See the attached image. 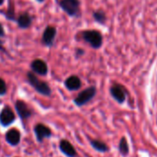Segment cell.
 Wrapping results in <instances>:
<instances>
[{
  "label": "cell",
  "mask_w": 157,
  "mask_h": 157,
  "mask_svg": "<svg viewBox=\"0 0 157 157\" xmlns=\"http://www.w3.org/2000/svg\"><path fill=\"white\" fill-rule=\"evenodd\" d=\"M5 36V30H4V27L3 25L0 23V37H4Z\"/></svg>",
  "instance_id": "cell-21"
},
{
  "label": "cell",
  "mask_w": 157,
  "mask_h": 157,
  "mask_svg": "<svg viewBox=\"0 0 157 157\" xmlns=\"http://www.w3.org/2000/svg\"><path fill=\"white\" fill-rule=\"evenodd\" d=\"M93 17L99 24H105L106 19H107L106 14H105V12L103 10H97V11H95L93 13Z\"/></svg>",
  "instance_id": "cell-17"
},
{
  "label": "cell",
  "mask_w": 157,
  "mask_h": 157,
  "mask_svg": "<svg viewBox=\"0 0 157 157\" xmlns=\"http://www.w3.org/2000/svg\"><path fill=\"white\" fill-rule=\"evenodd\" d=\"M27 79L29 84L40 95L43 96H50L52 93L51 87L46 82H43L40 80L37 75L33 72H28L27 73Z\"/></svg>",
  "instance_id": "cell-1"
},
{
  "label": "cell",
  "mask_w": 157,
  "mask_h": 157,
  "mask_svg": "<svg viewBox=\"0 0 157 157\" xmlns=\"http://www.w3.org/2000/svg\"><path fill=\"white\" fill-rule=\"evenodd\" d=\"M34 132L36 135V139L39 142H41L45 138H50L52 135V131L43 124H37L34 128Z\"/></svg>",
  "instance_id": "cell-9"
},
{
  "label": "cell",
  "mask_w": 157,
  "mask_h": 157,
  "mask_svg": "<svg viewBox=\"0 0 157 157\" xmlns=\"http://www.w3.org/2000/svg\"><path fill=\"white\" fill-rule=\"evenodd\" d=\"M16 21H17V24L19 29H29L31 26L32 17L29 13L24 12V13H22V14H20L18 16V17L17 18Z\"/></svg>",
  "instance_id": "cell-11"
},
{
  "label": "cell",
  "mask_w": 157,
  "mask_h": 157,
  "mask_svg": "<svg viewBox=\"0 0 157 157\" xmlns=\"http://www.w3.org/2000/svg\"><path fill=\"white\" fill-rule=\"evenodd\" d=\"M110 94L111 96L119 102L123 103L126 98V93L124 88L120 85H114L110 88Z\"/></svg>",
  "instance_id": "cell-10"
},
{
  "label": "cell",
  "mask_w": 157,
  "mask_h": 157,
  "mask_svg": "<svg viewBox=\"0 0 157 157\" xmlns=\"http://www.w3.org/2000/svg\"><path fill=\"white\" fill-rule=\"evenodd\" d=\"M6 141L12 146H16L20 142V132L17 129H11L6 133Z\"/></svg>",
  "instance_id": "cell-13"
},
{
  "label": "cell",
  "mask_w": 157,
  "mask_h": 157,
  "mask_svg": "<svg viewBox=\"0 0 157 157\" xmlns=\"http://www.w3.org/2000/svg\"><path fill=\"white\" fill-rule=\"evenodd\" d=\"M5 17L7 20H10V21H16L17 20L16 15H15V6L13 5L11 0H9L8 7L5 13Z\"/></svg>",
  "instance_id": "cell-15"
},
{
  "label": "cell",
  "mask_w": 157,
  "mask_h": 157,
  "mask_svg": "<svg viewBox=\"0 0 157 157\" xmlns=\"http://www.w3.org/2000/svg\"><path fill=\"white\" fill-rule=\"evenodd\" d=\"M82 38L86 42H87L94 49H99L102 46L103 37L102 34L98 30H94V29L85 30L82 32Z\"/></svg>",
  "instance_id": "cell-2"
},
{
  "label": "cell",
  "mask_w": 157,
  "mask_h": 157,
  "mask_svg": "<svg viewBox=\"0 0 157 157\" xmlns=\"http://www.w3.org/2000/svg\"><path fill=\"white\" fill-rule=\"evenodd\" d=\"M5 3V0H0V6H2Z\"/></svg>",
  "instance_id": "cell-23"
},
{
  "label": "cell",
  "mask_w": 157,
  "mask_h": 157,
  "mask_svg": "<svg viewBox=\"0 0 157 157\" xmlns=\"http://www.w3.org/2000/svg\"><path fill=\"white\" fill-rule=\"evenodd\" d=\"M36 1H37V2H39V3H43L45 0H36Z\"/></svg>",
  "instance_id": "cell-24"
},
{
  "label": "cell",
  "mask_w": 157,
  "mask_h": 157,
  "mask_svg": "<svg viewBox=\"0 0 157 157\" xmlns=\"http://www.w3.org/2000/svg\"><path fill=\"white\" fill-rule=\"evenodd\" d=\"M6 90H7V87H6V84L5 80L0 78V96L6 95Z\"/></svg>",
  "instance_id": "cell-19"
},
{
  "label": "cell",
  "mask_w": 157,
  "mask_h": 157,
  "mask_svg": "<svg viewBox=\"0 0 157 157\" xmlns=\"http://www.w3.org/2000/svg\"><path fill=\"white\" fill-rule=\"evenodd\" d=\"M91 145H92V147L95 150H97L98 152L104 153V152H107L109 150V147L103 142L98 141V140H93V141H91Z\"/></svg>",
  "instance_id": "cell-16"
},
{
  "label": "cell",
  "mask_w": 157,
  "mask_h": 157,
  "mask_svg": "<svg viewBox=\"0 0 157 157\" xmlns=\"http://www.w3.org/2000/svg\"><path fill=\"white\" fill-rule=\"evenodd\" d=\"M30 68L34 74L40 75H46L48 74V65L41 59H35L30 63Z\"/></svg>",
  "instance_id": "cell-7"
},
{
  "label": "cell",
  "mask_w": 157,
  "mask_h": 157,
  "mask_svg": "<svg viewBox=\"0 0 157 157\" xmlns=\"http://www.w3.org/2000/svg\"><path fill=\"white\" fill-rule=\"evenodd\" d=\"M15 108H16V110H17L18 116L22 120H27L31 116V111L29 109L28 105L24 101L17 100L16 103H15Z\"/></svg>",
  "instance_id": "cell-8"
},
{
  "label": "cell",
  "mask_w": 157,
  "mask_h": 157,
  "mask_svg": "<svg viewBox=\"0 0 157 157\" xmlns=\"http://www.w3.org/2000/svg\"><path fill=\"white\" fill-rule=\"evenodd\" d=\"M60 150L63 155H65L68 157H75L76 155V151L75 147L70 144V142L66 140H62L60 142Z\"/></svg>",
  "instance_id": "cell-14"
},
{
  "label": "cell",
  "mask_w": 157,
  "mask_h": 157,
  "mask_svg": "<svg viewBox=\"0 0 157 157\" xmlns=\"http://www.w3.org/2000/svg\"><path fill=\"white\" fill-rule=\"evenodd\" d=\"M57 30L52 26H48L45 28L42 37H41V43L46 47H52L53 45L55 37H56Z\"/></svg>",
  "instance_id": "cell-5"
},
{
  "label": "cell",
  "mask_w": 157,
  "mask_h": 157,
  "mask_svg": "<svg viewBox=\"0 0 157 157\" xmlns=\"http://www.w3.org/2000/svg\"><path fill=\"white\" fill-rule=\"evenodd\" d=\"M96 93H97V89L95 86L87 87L86 89L83 90L82 92L78 94V96L75 98L74 102L76 106L82 107L87 102H89L96 96Z\"/></svg>",
  "instance_id": "cell-4"
},
{
  "label": "cell",
  "mask_w": 157,
  "mask_h": 157,
  "mask_svg": "<svg viewBox=\"0 0 157 157\" xmlns=\"http://www.w3.org/2000/svg\"><path fill=\"white\" fill-rule=\"evenodd\" d=\"M15 114L13 110L10 109V107L6 106L0 113V123L2 126L6 127L10 124H12L15 121Z\"/></svg>",
  "instance_id": "cell-6"
},
{
  "label": "cell",
  "mask_w": 157,
  "mask_h": 157,
  "mask_svg": "<svg viewBox=\"0 0 157 157\" xmlns=\"http://www.w3.org/2000/svg\"><path fill=\"white\" fill-rule=\"evenodd\" d=\"M84 54H85V51L83 49H76V52H75V57L76 58H79L80 56H82Z\"/></svg>",
  "instance_id": "cell-20"
},
{
  "label": "cell",
  "mask_w": 157,
  "mask_h": 157,
  "mask_svg": "<svg viewBox=\"0 0 157 157\" xmlns=\"http://www.w3.org/2000/svg\"><path fill=\"white\" fill-rule=\"evenodd\" d=\"M0 51L5 52V48L3 47V41H1V40H0Z\"/></svg>",
  "instance_id": "cell-22"
},
{
  "label": "cell",
  "mask_w": 157,
  "mask_h": 157,
  "mask_svg": "<svg viewBox=\"0 0 157 157\" xmlns=\"http://www.w3.org/2000/svg\"><path fill=\"white\" fill-rule=\"evenodd\" d=\"M59 6L70 17H79L80 15L79 0H61Z\"/></svg>",
  "instance_id": "cell-3"
},
{
  "label": "cell",
  "mask_w": 157,
  "mask_h": 157,
  "mask_svg": "<svg viewBox=\"0 0 157 157\" xmlns=\"http://www.w3.org/2000/svg\"><path fill=\"white\" fill-rule=\"evenodd\" d=\"M64 86L65 87L70 90V91H75V90H78L81 86H82V83H81V80L78 76L76 75H71L69 76L65 81H64Z\"/></svg>",
  "instance_id": "cell-12"
},
{
  "label": "cell",
  "mask_w": 157,
  "mask_h": 157,
  "mask_svg": "<svg viewBox=\"0 0 157 157\" xmlns=\"http://www.w3.org/2000/svg\"><path fill=\"white\" fill-rule=\"evenodd\" d=\"M119 149L120 152L122 155H127L129 153V146H128V143L126 138H121V142H120V145H119Z\"/></svg>",
  "instance_id": "cell-18"
}]
</instances>
